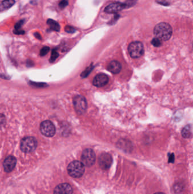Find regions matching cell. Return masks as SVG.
<instances>
[{"label":"cell","instance_id":"2e32d148","mask_svg":"<svg viewBox=\"0 0 193 194\" xmlns=\"http://www.w3.org/2000/svg\"><path fill=\"white\" fill-rule=\"evenodd\" d=\"M15 4V0H4L1 2V8L3 9V10L9 9L11 8L12 6H14Z\"/></svg>","mask_w":193,"mask_h":194},{"label":"cell","instance_id":"30bf717a","mask_svg":"<svg viewBox=\"0 0 193 194\" xmlns=\"http://www.w3.org/2000/svg\"><path fill=\"white\" fill-rule=\"evenodd\" d=\"M108 76L105 74L96 75L93 80V85L97 87H102L106 85L108 83Z\"/></svg>","mask_w":193,"mask_h":194},{"label":"cell","instance_id":"d6986e66","mask_svg":"<svg viewBox=\"0 0 193 194\" xmlns=\"http://www.w3.org/2000/svg\"><path fill=\"white\" fill-rule=\"evenodd\" d=\"M50 51V48L49 47H44L40 50V55L41 56H44Z\"/></svg>","mask_w":193,"mask_h":194},{"label":"cell","instance_id":"8fae6325","mask_svg":"<svg viewBox=\"0 0 193 194\" xmlns=\"http://www.w3.org/2000/svg\"><path fill=\"white\" fill-rule=\"evenodd\" d=\"M17 164V159L12 155L8 156L4 162L3 166L4 170L7 173H10L14 169Z\"/></svg>","mask_w":193,"mask_h":194},{"label":"cell","instance_id":"4fadbf2b","mask_svg":"<svg viewBox=\"0 0 193 194\" xmlns=\"http://www.w3.org/2000/svg\"><path fill=\"white\" fill-rule=\"evenodd\" d=\"M108 69L113 74H118L121 70V65L118 61L113 60L108 65Z\"/></svg>","mask_w":193,"mask_h":194},{"label":"cell","instance_id":"e0dca14e","mask_svg":"<svg viewBox=\"0 0 193 194\" xmlns=\"http://www.w3.org/2000/svg\"><path fill=\"white\" fill-rule=\"evenodd\" d=\"M59 56V54L55 50H53L52 52L51 57L50 58V62L53 63L54 62L56 59H57L58 57Z\"/></svg>","mask_w":193,"mask_h":194},{"label":"cell","instance_id":"7c38bea8","mask_svg":"<svg viewBox=\"0 0 193 194\" xmlns=\"http://www.w3.org/2000/svg\"><path fill=\"white\" fill-rule=\"evenodd\" d=\"M126 5L125 4L119 2L113 3L107 6L105 9V12L107 13H116L125 9Z\"/></svg>","mask_w":193,"mask_h":194},{"label":"cell","instance_id":"52a82bcc","mask_svg":"<svg viewBox=\"0 0 193 194\" xmlns=\"http://www.w3.org/2000/svg\"><path fill=\"white\" fill-rule=\"evenodd\" d=\"M40 132L46 137H52L55 135L56 128L49 120L43 121L40 124Z\"/></svg>","mask_w":193,"mask_h":194},{"label":"cell","instance_id":"7402d4cb","mask_svg":"<svg viewBox=\"0 0 193 194\" xmlns=\"http://www.w3.org/2000/svg\"><path fill=\"white\" fill-rule=\"evenodd\" d=\"M65 31L68 33H70V34H72V33H74L75 31H76V30L74 29L73 27L72 26H66L65 27Z\"/></svg>","mask_w":193,"mask_h":194},{"label":"cell","instance_id":"6da1fadb","mask_svg":"<svg viewBox=\"0 0 193 194\" xmlns=\"http://www.w3.org/2000/svg\"><path fill=\"white\" fill-rule=\"evenodd\" d=\"M155 37L161 41L169 40L172 34V29L170 25L167 23H160L158 24L153 30Z\"/></svg>","mask_w":193,"mask_h":194},{"label":"cell","instance_id":"5b68a950","mask_svg":"<svg viewBox=\"0 0 193 194\" xmlns=\"http://www.w3.org/2000/svg\"><path fill=\"white\" fill-rule=\"evenodd\" d=\"M128 51L132 58H139L141 57L144 53L143 45L139 41L132 42L129 46Z\"/></svg>","mask_w":193,"mask_h":194},{"label":"cell","instance_id":"83f0119b","mask_svg":"<svg viewBox=\"0 0 193 194\" xmlns=\"http://www.w3.org/2000/svg\"><path fill=\"white\" fill-rule=\"evenodd\" d=\"M34 35L35 38H37L38 39L41 40V39H42V38H41V35H40L39 33H35Z\"/></svg>","mask_w":193,"mask_h":194},{"label":"cell","instance_id":"484cf974","mask_svg":"<svg viewBox=\"0 0 193 194\" xmlns=\"http://www.w3.org/2000/svg\"><path fill=\"white\" fill-rule=\"evenodd\" d=\"M14 34L16 35H23L25 34V31L23 30H14L13 31Z\"/></svg>","mask_w":193,"mask_h":194},{"label":"cell","instance_id":"cb8c5ba5","mask_svg":"<svg viewBox=\"0 0 193 194\" xmlns=\"http://www.w3.org/2000/svg\"><path fill=\"white\" fill-rule=\"evenodd\" d=\"M92 69V68H88L87 69H86L85 70V71H84L82 73V74H81V76H82V77H83V78H85V77H86L88 74H89V73H90V72H91V70Z\"/></svg>","mask_w":193,"mask_h":194},{"label":"cell","instance_id":"ac0fdd59","mask_svg":"<svg viewBox=\"0 0 193 194\" xmlns=\"http://www.w3.org/2000/svg\"><path fill=\"white\" fill-rule=\"evenodd\" d=\"M24 22V19H22L20 20L17 23H16L14 25V30H22V26H23V24Z\"/></svg>","mask_w":193,"mask_h":194},{"label":"cell","instance_id":"5bb4252c","mask_svg":"<svg viewBox=\"0 0 193 194\" xmlns=\"http://www.w3.org/2000/svg\"><path fill=\"white\" fill-rule=\"evenodd\" d=\"M46 23L49 25L50 29H51L52 30L57 32H59L60 31V25L56 21L52 19H48L47 20Z\"/></svg>","mask_w":193,"mask_h":194},{"label":"cell","instance_id":"ba28073f","mask_svg":"<svg viewBox=\"0 0 193 194\" xmlns=\"http://www.w3.org/2000/svg\"><path fill=\"white\" fill-rule=\"evenodd\" d=\"M112 163V158L111 155L107 153H104L100 155L99 158V164L102 170L108 169Z\"/></svg>","mask_w":193,"mask_h":194},{"label":"cell","instance_id":"9c48e42d","mask_svg":"<svg viewBox=\"0 0 193 194\" xmlns=\"http://www.w3.org/2000/svg\"><path fill=\"white\" fill-rule=\"evenodd\" d=\"M73 188L67 183H63L57 186L54 190V194H72Z\"/></svg>","mask_w":193,"mask_h":194},{"label":"cell","instance_id":"3957f363","mask_svg":"<svg viewBox=\"0 0 193 194\" xmlns=\"http://www.w3.org/2000/svg\"><path fill=\"white\" fill-rule=\"evenodd\" d=\"M38 142L34 137H26L23 138L21 143V149L24 153H31L36 148Z\"/></svg>","mask_w":193,"mask_h":194},{"label":"cell","instance_id":"277c9868","mask_svg":"<svg viewBox=\"0 0 193 194\" xmlns=\"http://www.w3.org/2000/svg\"><path fill=\"white\" fill-rule=\"evenodd\" d=\"M96 161V155L91 149H85L81 155V162L86 167H91L94 165Z\"/></svg>","mask_w":193,"mask_h":194},{"label":"cell","instance_id":"8992f818","mask_svg":"<svg viewBox=\"0 0 193 194\" xmlns=\"http://www.w3.org/2000/svg\"><path fill=\"white\" fill-rule=\"evenodd\" d=\"M74 109L77 113L79 115H83L87 110V103L85 98L82 96H77L73 99Z\"/></svg>","mask_w":193,"mask_h":194},{"label":"cell","instance_id":"f1b7e54d","mask_svg":"<svg viewBox=\"0 0 193 194\" xmlns=\"http://www.w3.org/2000/svg\"><path fill=\"white\" fill-rule=\"evenodd\" d=\"M173 161H174V155L172 154L171 155L170 157H169V162L170 161V162H173Z\"/></svg>","mask_w":193,"mask_h":194},{"label":"cell","instance_id":"ffe728a7","mask_svg":"<svg viewBox=\"0 0 193 194\" xmlns=\"http://www.w3.org/2000/svg\"><path fill=\"white\" fill-rule=\"evenodd\" d=\"M68 0H61V1L59 2L58 6L61 9H63L68 5Z\"/></svg>","mask_w":193,"mask_h":194},{"label":"cell","instance_id":"d4e9b609","mask_svg":"<svg viewBox=\"0 0 193 194\" xmlns=\"http://www.w3.org/2000/svg\"><path fill=\"white\" fill-rule=\"evenodd\" d=\"M32 85L34 86L35 87H46V84L44 83H36V82H31Z\"/></svg>","mask_w":193,"mask_h":194},{"label":"cell","instance_id":"603a6c76","mask_svg":"<svg viewBox=\"0 0 193 194\" xmlns=\"http://www.w3.org/2000/svg\"><path fill=\"white\" fill-rule=\"evenodd\" d=\"M136 1H137V0H127L125 4L126 7L133 6L134 5H135Z\"/></svg>","mask_w":193,"mask_h":194},{"label":"cell","instance_id":"4316f807","mask_svg":"<svg viewBox=\"0 0 193 194\" xmlns=\"http://www.w3.org/2000/svg\"><path fill=\"white\" fill-rule=\"evenodd\" d=\"M5 123V117L0 115V126H2Z\"/></svg>","mask_w":193,"mask_h":194},{"label":"cell","instance_id":"9a60e30c","mask_svg":"<svg viewBox=\"0 0 193 194\" xmlns=\"http://www.w3.org/2000/svg\"><path fill=\"white\" fill-rule=\"evenodd\" d=\"M192 135V127L187 125L185 127L182 131V136L184 138H190Z\"/></svg>","mask_w":193,"mask_h":194},{"label":"cell","instance_id":"f546056e","mask_svg":"<svg viewBox=\"0 0 193 194\" xmlns=\"http://www.w3.org/2000/svg\"><path fill=\"white\" fill-rule=\"evenodd\" d=\"M164 194V193H161V192H159V193H155V194Z\"/></svg>","mask_w":193,"mask_h":194},{"label":"cell","instance_id":"7a4b0ae2","mask_svg":"<svg viewBox=\"0 0 193 194\" xmlns=\"http://www.w3.org/2000/svg\"><path fill=\"white\" fill-rule=\"evenodd\" d=\"M85 171V166L79 161H74L68 166V172L71 177L78 178L82 177Z\"/></svg>","mask_w":193,"mask_h":194},{"label":"cell","instance_id":"44dd1931","mask_svg":"<svg viewBox=\"0 0 193 194\" xmlns=\"http://www.w3.org/2000/svg\"><path fill=\"white\" fill-rule=\"evenodd\" d=\"M151 43L153 46L156 47H159L161 45V41L159 40V39L155 38L151 41Z\"/></svg>","mask_w":193,"mask_h":194}]
</instances>
